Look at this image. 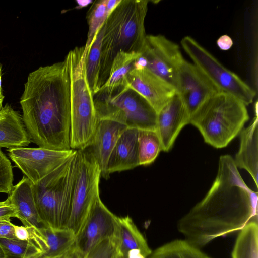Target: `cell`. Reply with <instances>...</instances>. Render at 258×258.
Returning a JSON list of instances; mask_svg holds the SVG:
<instances>
[{"label": "cell", "mask_w": 258, "mask_h": 258, "mask_svg": "<svg viewBox=\"0 0 258 258\" xmlns=\"http://www.w3.org/2000/svg\"><path fill=\"white\" fill-rule=\"evenodd\" d=\"M257 192L241 177L234 159L221 156L216 178L205 197L178 222L185 240L199 247L257 221Z\"/></svg>", "instance_id": "cell-1"}, {"label": "cell", "mask_w": 258, "mask_h": 258, "mask_svg": "<svg viewBox=\"0 0 258 258\" xmlns=\"http://www.w3.org/2000/svg\"><path fill=\"white\" fill-rule=\"evenodd\" d=\"M20 103L32 142L40 148L71 149L70 78L65 58L31 72Z\"/></svg>", "instance_id": "cell-2"}, {"label": "cell", "mask_w": 258, "mask_h": 258, "mask_svg": "<svg viewBox=\"0 0 258 258\" xmlns=\"http://www.w3.org/2000/svg\"><path fill=\"white\" fill-rule=\"evenodd\" d=\"M148 3L147 0H121L104 22L99 89L107 81L118 52L141 54L143 51L146 42L144 23Z\"/></svg>", "instance_id": "cell-3"}, {"label": "cell", "mask_w": 258, "mask_h": 258, "mask_svg": "<svg viewBox=\"0 0 258 258\" xmlns=\"http://www.w3.org/2000/svg\"><path fill=\"white\" fill-rule=\"evenodd\" d=\"M87 53L85 46L76 47L65 57L70 78V147L76 150L88 146L99 121L86 73Z\"/></svg>", "instance_id": "cell-4"}, {"label": "cell", "mask_w": 258, "mask_h": 258, "mask_svg": "<svg viewBox=\"0 0 258 258\" xmlns=\"http://www.w3.org/2000/svg\"><path fill=\"white\" fill-rule=\"evenodd\" d=\"M249 119L246 105L237 98L219 92L207 100L190 119L207 144L225 147Z\"/></svg>", "instance_id": "cell-5"}, {"label": "cell", "mask_w": 258, "mask_h": 258, "mask_svg": "<svg viewBox=\"0 0 258 258\" xmlns=\"http://www.w3.org/2000/svg\"><path fill=\"white\" fill-rule=\"evenodd\" d=\"M77 150L60 166L32 184L39 218L46 227L67 228L77 171Z\"/></svg>", "instance_id": "cell-6"}, {"label": "cell", "mask_w": 258, "mask_h": 258, "mask_svg": "<svg viewBox=\"0 0 258 258\" xmlns=\"http://www.w3.org/2000/svg\"><path fill=\"white\" fill-rule=\"evenodd\" d=\"M97 117L127 128L156 131L157 113L141 95L125 87L109 96L94 95Z\"/></svg>", "instance_id": "cell-7"}, {"label": "cell", "mask_w": 258, "mask_h": 258, "mask_svg": "<svg viewBox=\"0 0 258 258\" xmlns=\"http://www.w3.org/2000/svg\"><path fill=\"white\" fill-rule=\"evenodd\" d=\"M76 179L72 195L70 215L67 228L75 237L82 228L92 206L99 195L100 168L86 149L77 150Z\"/></svg>", "instance_id": "cell-8"}, {"label": "cell", "mask_w": 258, "mask_h": 258, "mask_svg": "<svg viewBox=\"0 0 258 258\" xmlns=\"http://www.w3.org/2000/svg\"><path fill=\"white\" fill-rule=\"evenodd\" d=\"M180 43L194 64L220 92L230 94L246 105L253 102L256 92L236 74L224 67L194 38L185 36Z\"/></svg>", "instance_id": "cell-9"}, {"label": "cell", "mask_w": 258, "mask_h": 258, "mask_svg": "<svg viewBox=\"0 0 258 258\" xmlns=\"http://www.w3.org/2000/svg\"><path fill=\"white\" fill-rule=\"evenodd\" d=\"M184 60L178 45L162 35H147L145 48L134 68H146L176 90L178 70Z\"/></svg>", "instance_id": "cell-10"}, {"label": "cell", "mask_w": 258, "mask_h": 258, "mask_svg": "<svg viewBox=\"0 0 258 258\" xmlns=\"http://www.w3.org/2000/svg\"><path fill=\"white\" fill-rule=\"evenodd\" d=\"M75 150H55L40 147H18L7 150L10 159L32 184H35L60 166Z\"/></svg>", "instance_id": "cell-11"}, {"label": "cell", "mask_w": 258, "mask_h": 258, "mask_svg": "<svg viewBox=\"0 0 258 258\" xmlns=\"http://www.w3.org/2000/svg\"><path fill=\"white\" fill-rule=\"evenodd\" d=\"M118 218L102 203L99 195L78 234L75 246L82 255L86 254L101 241L115 237Z\"/></svg>", "instance_id": "cell-12"}, {"label": "cell", "mask_w": 258, "mask_h": 258, "mask_svg": "<svg viewBox=\"0 0 258 258\" xmlns=\"http://www.w3.org/2000/svg\"><path fill=\"white\" fill-rule=\"evenodd\" d=\"M176 91L190 119L207 100L220 92L194 64L185 59L178 70Z\"/></svg>", "instance_id": "cell-13"}, {"label": "cell", "mask_w": 258, "mask_h": 258, "mask_svg": "<svg viewBox=\"0 0 258 258\" xmlns=\"http://www.w3.org/2000/svg\"><path fill=\"white\" fill-rule=\"evenodd\" d=\"M127 86L144 97L158 113L176 93L175 89L146 68H134Z\"/></svg>", "instance_id": "cell-14"}, {"label": "cell", "mask_w": 258, "mask_h": 258, "mask_svg": "<svg viewBox=\"0 0 258 258\" xmlns=\"http://www.w3.org/2000/svg\"><path fill=\"white\" fill-rule=\"evenodd\" d=\"M190 118L183 103L176 92L157 113L156 131L160 138L162 151H169L183 127Z\"/></svg>", "instance_id": "cell-15"}, {"label": "cell", "mask_w": 258, "mask_h": 258, "mask_svg": "<svg viewBox=\"0 0 258 258\" xmlns=\"http://www.w3.org/2000/svg\"><path fill=\"white\" fill-rule=\"evenodd\" d=\"M125 125L108 119L99 120L94 136L86 149L97 162L101 176L107 179L106 167L109 156Z\"/></svg>", "instance_id": "cell-16"}, {"label": "cell", "mask_w": 258, "mask_h": 258, "mask_svg": "<svg viewBox=\"0 0 258 258\" xmlns=\"http://www.w3.org/2000/svg\"><path fill=\"white\" fill-rule=\"evenodd\" d=\"M139 130L126 128L118 139L110 156L106 173L132 169L140 165L138 136Z\"/></svg>", "instance_id": "cell-17"}, {"label": "cell", "mask_w": 258, "mask_h": 258, "mask_svg": "<svg viewBox=\"0 0 258 258\" xmlns=\"http://www.w3.org/2000/svg\"><path fill=\"white\" fill-rule=\"evenodd\" d=\"M115 239L119 257L148 258L152 250L131 218H118Z\"/></svg>", "instance_id": "cell-18"}, {"label": "cell", "mask_w": 258, "mask_h": 258, "mask_svg": "<svg viewBox=\"0 0 258 258\" xmlns=\"http://www.w3.org/2000/svg\"><path fill=\"white\" fill-rule=\"evenodd\" d=\"M32 182L25 176L13 186L8 198L15 207L19 219L25 227L42 228L46 227L41 222L34 201Z\"/></svg>", "instance_id": "cell-19"}, {"label": "cell", "mask_w": 258, "mask_h": 258, "mask_svg": "<svg viewBox=\"0 0 258 258\" xmlns=\"http://www.w3.org/2000/svg\"><path fill=\"white\" fill-rule=\"evenodd\" d=\"M256 116L251 124L241 131L239 149L234 159L236 167L246 170L258 187V118L257 103Z\"/></svg>", "instance_id": "cell-20"}, {"label": "cell", "mask_w": 258, "mask_h": 258, "mask_svg": "<svg viewBox=\"0 0 258 258\" xmlns=\"http://www.w3.org/2000/svg\"><path fill=\"white\" fill-rule=\"evenodd\" d=\"M31 142L22 117L7 103L0 111V148L25 147Z\"/></svg>", "instance_id": "cell-21"}, {"label": "cell", "mask_w": 258, "mask_h": 258, "mask_svg": "<svg viewBox=\"0 0 258 258\" xmlns=\"http://www.w3.org/2000/svg\"><path fill=\"white\" fill-rule=\"evenodd\" d=\"M141 54L118 52L113 60L107 81L95 95L109 96L127 87L128 74L134 68L135 62Z\"/></svg>", "instance_id": "cell-22"}, {"label": "cell", "mask_w": 258, "mask_h": 258, "mask_svg": "<svg viewBox=\"0 0 258 258\" xmlns=\"http://www.w3.org/2000/svg\"><path fill=\"white\" fill-rule=\"evenodd\" d=\"M232 258H258L257 221L250 222L240 230L232 252Z\"/></svg>", "instance_id": "cell-23"}, {"label": "cell", "mask_w": 258, "mask_h": 258, "mask_svg": "<svg viewBox=\"0 0 258 258\" xmlns=\"http://www.w3.org/2000/svg\"><path fill=\"white\" fill-rule=\"evenodd\" d=\"M104 23L98 31L87 53L85 59L87 78L93 96L99 90L98 81L100 69L101 45L104 32Z\"/></svg>", "instance_id": "cell-24"}, {"label": "cell", "mask_w": 258, "mask_h": 258, "mask_svg": "<svg viewBox=\"0 0 258 258\" xmlns=\"http://www.w3.org/2000/svg\"><path fill=\"white\" fill-rule=\"evenodd\" d=\"M148 258H210L185 240H175L152 251Z\"/></svg>", "instance_id": "cell-25"}, {"label": "cell", "mask_w": 258, "mask_h": 258, "mask_svg": "<svg viewBox=\"0 0 258 258\" xmlns=\"http://www.w3.org/2000/svg\"><path fill=\"white\" fill-rule=\"evenodd\" d=\"M138 144L140 165L151 164L162 151L161 141L156 131L139 130Z\"/></svg>", "instance_id": "cell-26"}, {"label": "cell", "mask_w": 258, "mask_h": 258, "mask_svg": "<svg viewBox=\"0 0 258 258\" xmlns=\"http://www.w3.org/2000/svg\"><path fill=\"white\" fill-rule=\"evenodd\" d=\"M0 245L7 258H28L44 252L49 248L48 247L43 250L40 249L38 244L30 239L20 240L0 238Z\"/></svg>", "instance_id": "cell-27"}, {"label": "cell", "mask_w": 258, "mask_h": 258, "mask_svg": "<svg viewBox=\"0 0 258 258\" xmlns=\"http://www.w3.org/2000/svg\"><path fill=\"white\" fill-rule=\"evenodd\" d=\"M43 231L49 244L48 249L28 258H57L66 253L71 247L70 239L64 232L50 229H45Z\"/></svg>", "instance_id": "cell-28"}, {"label": "cell", "mask_w": 258, "mask_h": 258, "mask_svg": "<svg viewBox=\"0 0 258 258\" xmlns=\"http://www.w3.org/2000/svg\"><path fill=\"white\" fill-rule=\"evenodd\" d=\"M107 0L95 1L91 5L87 14L89 26L87 39L85 45V51L87 52L95 36L109 16L107 12Z\"/></svg>", "instance_id": "cell-29"}, {"label": "cell", "mask_w": 258, "mask_h": 258, "mask_svg": "<svg viewBox=\"0 0 258 258\" xmlns=\"http://www.w3.org/2000/svg\"><path fill=\"white\" fill-rule=\"evenodd\" d=\"M119 256L114 237L101 241L86 254L81 255V258H118Z\"/></svg>", "instance_id": "cell-30"}, {"label": "cell", "mask_w": 258, "mask_h": 258, "mask_svg": "<svg viewBox=\"0 0 258 258\" xmlns=\"http://www.w3.org/2000/svg\"><path fill=\"white\" fill-rule=\"evenodd\" d=\"M13 168L10 160L0 149V193L9 195L13 185Z\"/></svg>", "instance_id": "cell-31"}, {"label": "cell", "mask_w": 258, "mask_h": 258, "mask_svg": "<svg viewBox=\"0 0 258 258\" xmlns=\"http://www.w3.org/2000/svg\"><path fill=\"white\" fill-rule=\"evenodd\" d=\"M17 216L16 210L8 198L0 202V220H10V218Z\"/></svg>", "instance_id": "cell-32"}, {"label": "cell", "mask_w": 258, "mask_h": 258, "mask_svg": "<svg viewBox=\"0 0 258 258\" xmlns=\"http://www.w3.org/2000/svg\"><path fill=\"white\" fill-rule=\"evenodd\" d=\"M14 226L10 220H0V238L17 239L14 233Z\"/></svg>", "instance_id": "cell-33"}, {"label": "cell", "mask_w": 258, "mask_h": 258, "mask_svg": "<svg viewBox=\"0 0 258 258\" xmlns=\"http://www.w3.org/2000/svg\"><path fill=\"white\" fill-rule=\"evenodd\" d=\"M14 233L17 239L20 240H28L29 239L28 228L22 226H14Z\"/></svg>", "instance_id": "cell-34"}, {"label": "cell", "mask_w": 258, "mask_h": 258, "mask_svg": "<svg viewBox=\"0 0 258 258\" xmlns=\"http://www.w3.org/2000/svg\"><path fill=\"white\" fill-rule=\"evenodd\" d=\"M233 43L231 38L227 35L221 36L217 41V45L223 50L229 49L232 46Z\"/></svg>", "instance_id": "cell-35"}, {"label": "cell", "mask_w": 258, "mask_h": 258, "mask_svg": "<svg viewBox=\"0 0 258 258\" xmlns=\"http://www.w3.org/2000/svg\"><path fill=\"white\" fill-rule=\"evenodd\" d=\"M57 258H81V255L75 244L66 253Z\"/></svg>", "instance_id": "cell-36"}, {"label": "cell", "mask_w": 258, "mask_h": 258, "mask_svg": "<svg viewBox=\"0 0 258 258\" xmlns=\"http://www.w3.org/2000/svg\"><path fill=\"white\" fill-rule=\"evenodd\" d=\"M120 1L121 0H107V12L109 15L114 9V8L118 5Z\"/></svg>", "instance_id": "cell-37"}, {"label": "cell", "mask_w": 258, "mask_h": 258, "mask_svg": "<svg viewBox=\"0 0 258 258\" xmlns=\"http://www.w3.org/2000/svg\"><path fill=\"white\" fill-rule=\"evenodd\" d=\"M2 64L0 63V96L2 95Z\"/></svg>", "instance_id": "cell-38"}, {"label": "cell", "mask_w": 258, "mask_h": 258, "mask_svg": "<svg viewBox=\"0 0 258 258\" xmlns=\"http://www.w3.org/2000/svg\"><path fill=\"white\" fill-rule=\"evenodd\" d=\"M0 258H7L6 254L1 245H0Z\"/></svg>", "instance_id": "cell-39"}, {"label": "cell", "mask_w": 258, "mask_h": 258, "mask_svg": "<svg viewBox=\"0 0 258 258\" xmlns=\"http://www.w3.org/2000/svg\"><path fill=\"white\" fill-rule=\"evenodd\" d=\"M4 99V96L3 95L0 96V111L3 109V102Z\"/></svg>", "instance_id": "cell-40"}, {"label": "cell", "mask_w": 258, "mask_h": 258, "mask_svg": "<svg viewBox=\"0 0 258 258\" xmlns=\"http://www.w3.org/2000/svg\"><path fill=\"white\" fill-rule=\"evenodd\" d=\"M118 258H123V257H119V256Z\"/></svg>", "instance_id": "cell-41"}]
</instances>
